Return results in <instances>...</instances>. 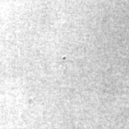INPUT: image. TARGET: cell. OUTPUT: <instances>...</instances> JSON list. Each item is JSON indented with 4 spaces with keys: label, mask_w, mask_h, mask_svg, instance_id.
<instances>
[]
</instances>
